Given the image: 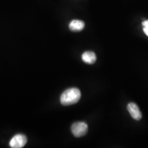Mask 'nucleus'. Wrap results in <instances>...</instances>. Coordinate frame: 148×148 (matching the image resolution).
Segmentation results:
<instances>
[{
    "mask_svg": "<svg viewBox=\"0 0 148 148\" xmlns=\"http://www.w3.org/2000/svg\"><path fill=\"white\" fill-rule=\"evenodd\" d=\"M81 92L77 88H71L65 90L60 96V103L63 106L77 103L81 98Z\"/></svg>",
    "mask_w": 148,
    "mask_h": 148,
    "instance_id": "nucleus-1",
    "label": "nucleus"
},
{
    "mask_svg": "<svg viewBox=\"0 0 148 148\" xmlns=\"http://www.w3.org/2000/svg\"><path fill=\"white\" fill-rule=\"evenodd\" d=\"M71 132L75 137H81L85 136L88 131V126L84 122L74 123L71 126Z\"/></svg>",
    "mask_w": 148,
    "mask_h": 148,
    "instance_id": "nucleus-2",
    "label": "nucleus"
},
{
    "mask_svg": "<svg viewBox=\"0 0 148 148\" xmlns=\"http://www.w3.org/2000/svg\"><path fill=\"white\" fill-rule=\"evenodd\" d=\"M27 143V137L23 134H18L11 139L10 146L11 148H21L24 147Z\"/></svg>",
    "mask_w": 148,
    "mask_h": 148,
    "instance_id": "nucleus-3",
    "label": "nucleus"
},
{
    "mask_svg": "<svg viewBox=\"0 0 148 148\" xmlns=\"http://www.w3.org/2000/svg\"><path fill=\"white\" fill-rule=\"evenodd\" d=\"M127 110L133 119L139 120L142 117V114L138 106L134 103H130L127 106Z\"/></svg>",
    "mask_w": 148,
    "mask_h": 148,
    "instance_id": "nucleus-4",
    "label": "nucleus"
},
{
    "mask_svg": "<svg viewBox=\"0 0 148 148\" xmlns=\"http://www.w3.org/2000/svg\"><path fill=\"white\" fill-rule=\"evenodd\" d=\"M85 27V23L79 20H73L69 24V29L73 32L82 31Z\"/></svg>",
    "mask_w": 148,
    "mask_h": 148,
    "instance_id": "nucleus-5",
    "label": "nucleus"
},
{
    "mask_svg": "<svg viewBox=\"0 0 148 148\" xmlns=\"http://www.w3.org/2000/svg\"><path fill=\"white\" fill-rule=\"evenodd\" d=\"M82 59L85 63L92 64L95 63L97 60V57L94 52L91 51H87L82 54Z\"/></svg>",
    "mask_w": 148,
    "mask_h": 148,
    "instance_id": "nucleus-6",
    "label": "nucleus"
},
{
    "mask_svg": "<svg viewBox=\"0 0 148 148\" xmlns=\"http://www.w3.org/2000/svg\"><path fill=\"white\" fill-rule=\"evenodd\" d=\"M142 25L143 27L144 32L147 36H148V20L143 21Z\"/></svg>",
    "mask_w": 148,
    "mask_h": 148,
    "instance_id": "nucleus-7",
    "label": "nucleus"
}]
</instances>
